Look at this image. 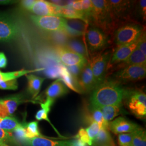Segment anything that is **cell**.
<instances>
[{"mask_svg":"<svg viewBox=\"0 0 146 146\" xmlns=\"http://www.w3.org/2000/svg\"><path fill=\"white\" fill-rule=\"evenodd\" d=\"M146 64V56H145L141 51L136 48L135 50L131 53L129 57L125 61L120 63L115 67L113 70H119L122 68L131 65H145Z\"/></svg>","mask_w":146,"mask_h":146,"instance_id":"cell-19","label":"cell"},{"mask_svg":"<svg viewBox=\"0 0 146 146\" xmlns=\"http://www.w3.org/2000/svg\"><path fill=\"white\" fill-rule=\"evenodd\" d=\"M2 100L7 107L11 116L15 113L17 107L25 101L24 96L22 94L9 96L4 99H2Z\"/></svg>","mask_w":146,"mask_h":146,"instance_id":"cell-22","label":"cell"},{"mask_svg":"<svg viewBox=\"0 0 146 146\" xmlns=\"http://www.w3.org/2000/svg\"><path fill=\"white\" fill-rule=\"evenodd\" d=\"M133 133H123L118 135L117 141L119 146H133Z\"/></svg>","mask_w":146,"mask_h":146,"instance_id":"cell-34","label":"cell"},{"mask_svg":"<svg viewBox=\"0 0 146 146\" xmlns=\"http://www.w3.org/2000/svg\"><path fill=\"white\" fill-rule=\"evenodd\" d=\"M86 38L89 48L92 52H96L104 49L108 42V35L94 26L87 29Z\"/></svg>","mask_w":146,"mask_h":146,"instance_id":"cell-11","label":"cell"},{"mask_svg":"<svg viewBox=\"0 0 146 146\" xmlns=\"http://www.w3.org/2000/svg\"><path fill=\"white\" fill-rule=\"evenodd\" d=\"M75 138L79 139L89 146H92L93 145L92 140L89 137L87 131L84 128H81L78 131V134L75 136Z\"/></svg>","mask_w":146,"mask_h":146,"instance_id":"cell-35","label":"cell"},{"mask_svg":"<svg viewBox=\"0 0 146 146\" xmlns=\"http://www.w3.org/2000/svg\"><path fill=\"white\" fill-rule=\"evenodd\" d=\"M72 146H89L86 143H84L83 142L80 140L78 139H75V140H73Z\"/></svg>","mask_w":146,"mask_h":146,"instance_id":"cell-45","label":"cell"},{"mask_svg":"<svg viewBox=\"0 0 146 146\" xmlns=\"http://www.w3.org/2000/svg\"><path fill=\"white\" fill-rule=\"evenodd\" d=\"M54 104V102H52V101L46 100V101L44 103L41 104V109L39 110L36 114L35 115V118L38 121H41V120H46L47 122H48L50 125H52V128H54V129L55 131L57 133L58 135L60 136V137H63L58 131V130L55 128V127L52 125V122H50V121L48 117V114L50 112V108L52 106V104Z\"/></svg>","mask_w":146,"mask_h":146,"instance_id":"cell-24","label":"cell"},{"mask_svg":"<svg viewBox=\"0 0 146 146\" xmlns=\"http://www.w3.org/2000/svg\"><path fill=\"white\" fill-rule=\"evenodd\" d=\"M99 145H107L110 146H116L109 131L104 128H100L98 134L93 140L92 146H95Z\"/></svg>","mask_w":146,"mask_h":146,"instance_id":"cell-26","label":"cell"},{"mask_svg":"<svg viewBox=\"0 0 146 146\" xmlns=\"http://www.w3.org/2000/svg\"><path fill=\"white\" fill-rule=\"evenodd\" d=\"M43 69H35V70H25L22 69L20 70L15 71V72H7V73H3L0 71V82L8 81L11 80H15L20 78L23 75H26L27 74H30L32 72L41 70Z\"/></svg>","mask_w":146,"mask_h":146,"instance_id":"cell-30","label":"cell"},{"mask_svg":"<svg viewBox=\"0 0 146 146\" xmlns=\"http://www.w3.org/2000/svg\"><path fill=\"white\" fill-rule=\"evenodd\" d=\"M68 93L67 87L64 84L60 78H58L54 81L47 88L45 94L47 98L46 100L54 102L56 99L65 95Z\"/></svg>","mask_w":146,"mask_h":146,"instance_id":"cell-18","label":"cell"},{"mask_svg":"<svg viewBox=\"0 0 146 146\" xmlns=\"http://www.w3.org/2000/svg\"><path fill=\"white\" fill-rule=\"evenodd\" d=\"M18 88L17 80H11L0 82V89L3 90H15Z\"/></svg>","mask_w":146,"mask_h":146,"instance_id":"cell-37","label":"cell"},{"mask_svg":"<svg viewBox=\"0 0 146 146\" xmlns=\"http://www.w3.org/2000/svg\"><path fill=\"white\" fill-rule=\"evenodd\" d=\"M32 22L39 28L50 32L64 31L65 19L55 16L31 15Z\"/></svg>","mask_w":146,"mask_h":146,"instance_id":"cell-8","label":"cell"},{"mask_svg":"<svg viewBox=\"0 0 146 146\" xmlns=\"http://www.w3.org/2000/svg\"><path fill=\"white\" fill-rule=\"evenodd\" d=\"M11 116L7 107L3 104L2 99H0V117L5 118Z\"/></svg>","mask_w":146,"mask_h":146,"instance_id":"cell-42","label":"cell"},{"mask_svg":"<svg viewBox=\"0 0 146 146\" xmlns=\"http://www.w3.org/2000/svg\"><path fill=\"white\" fill-rule=\"evenodd\" d=\"M138 11L140 13V17L142 18L143 20H146V1L141 0L139 2Z\"/></svg>","mask_w":146,"mask_h":146,"instance_id":"cell-41","label":"cell"},{"mask_svg":"<svg viewBox=\"0 0 146 146\" xmlns=\"http://www.w3.org/2000/svg\"><path fill=\"white\" fill-rule=\"evenodd\" d=\"M88 26V23L80 20L65 19L64 31L69 38H76L84 36Z\"/></svg>","mask_w":146,"mask_h":146,"instance_id":"cell-15","label":"cell"},{"mask_svg":"<svg viewBox=\"0 0 146 146\" xmlns=\"http://www.w3.org/2000/svg\"><path fill=\"white\" fill-rule=\"evenodd\" d=\"M78 84L82 93L93 91L97 87L89 61L79 76Z\"/></svg>","mask_w":146,"mask_h":146,"instance_id":"cell-14","label":"cell"},{"mask_svg":"<svg viewBox=\"0 0 146 146\" xmlns=\"http://www.w3.org/2000/svg\"><path fill=\"white\" fill-rule=\"evenodd\" d=\"M100 126L95 121L92 122L89 125V126L86 129L89 137L92 140V141L95 138L99 132Z\"/></svg>","mask_w":146,"mask_h":146,"instance_id":"cell-36","label":"cell"},{"mask_svg":"<svg viewBox=\"0 0 146 146\" xmlns=\"http://www.w3.org/2000/svg\"><path fill=\"white\" fill-rule=\"evenodd\" d=\"M60 65L61 64L54 66L50 69H49L47 72L48 76H49L50 78H59L60 77Z\"/></svg>","mask_w":146,"mask_h":146,"instance_id":"cell-40","label":"cell"},{"mask_svg":"<svg viewBox=\"0 0 146 146\" xmlns=\"http://www.w3.org/2000/svg\"><path fill=\"white\" fill-rule=\"evenodd\" d=\"M139 127L135 123L123 117H119L109 122V129L116 135L133 133Z\"/></svg>","mask_w":146,"mask_h":146,"instance_id":"cell-16","label":"cell"},{"mask_svg":"<svg viewBox=\"0 0 146 146\" xmlns=\"http://www.w3.org/2000/svg\"><path fill=\"white\" fill-rule=\"evenodd\" d=\"M29 11L36 16H59V7L44 0H36Z\"/></svg>","mask_w":146,"mask_h":146,"instance_id":"cell-13","label":"cell"},{"mask_svg":"<svg viewBox=\"0 0 146 146\" xmlns=\"http://www.w3.org/2000/svg\"><path fill=\"white\" fill-rule=\"evenodd\" d=\"M7 58L5 54L2 52H0V68H5L7 65Z\"/></svg>","mask_w":146,"mask_h":146,"instance_id":"cell-44","label":"cell"},{"mask_svg":"<svg viewBox=\"0 0 146 146\" xmlns=\"http://www.w3.org/2000/svg\"><path fill=\"white\" fill-rule=\"evenodd\" d=\"M123 101L126 107L138 118L143 119L146 115V94L140 89H125Z\"/></svg>","mask_w":146,"mask_h":146,"instance_id":"cell-4","label":"cell"},{"mask_svg":"<svg viewBox=\"0 0 146 146\" xmlns=\"http://www.w3.org/2000/svg\"><path fill=\"white\" fill-rule=\"evenodd\" d=\"M92 3L93 10L90 21L93 26L107 35H113L116 29L111 19L108 1L93 0Z\"/></svg>","mask_w":146,"mask_h":146,"instance_id":"cell-2","label":"cell"},{"mask_svg":"<svg viewBox=\"0 0 146 146\" xmlns=\"http://www.w3.org/2000/svg\"><path fill=\"white\" fill-rule=\"evenodd\" d=\"M0 146H8V145H7L6 143H2V144H1Z\"/></svg>","mask_w":146,"mask_h":146,"instance_id":"cell-47","label":"cell"},{"mask_svg":"<svg viewBox=\"0 0 146 146\" xmlns=\"http://www.w3.org/2000/svg\"><path fill=\"white\" fill-rule=\"evenodd\" d=\"M87 63H81V64L72 66L66 67V68H67L69 72L71 74L72 77L76 81L77 83H78V78H79V76H80V74L81 73L82 69L85 67V66L87 64Z\"/></svg>","mask_w":146,"mask_h":146,"instance_id":"cell-33","label":"cell"},{"mask_svg":"<svg viewBox=\"0 0 146 146\" xmlns=\"http://www.w3.org/2000/svg\"><path fill=\"white\" fill-rule=\"evenodd\" d=\"M145 29L134 22L119 27L114 33V41L117 46L131 44L136 41Z\"/></svg>","mask_w":146,"mask_h":146,"instance_id":"cell-5","label":"cell"},{"mask_svg":"<svg viewBox=\"0 0 146 146\" xmlns=\"http://www.w3.org/2000/svg\"><path fill=\"white\" fill-rule=\"evenodd\" d=\"M73 140H53L42 137L27 139L21 145L23 146H72Z\"/></svg>","mask_w":146,"mask_h":146,"instance_id":"cell-17","label":"cell"},{"mask_svg":"<svg viewBox=\"0 0 146 146\" xmlns=\"http://www.w3.org/2000/svg\"><path fill=\"white\" fill-rule=\"evenodd\" d=\"M56 50L60 60L66 67L88 62L86 58L74 52L64 46H59Z\"/></svg>","mask_w":146,"mask_h":146,"instance_id":"cell-12","label":"cell"},{"mask_svg":"<svg viewBox=\"0 0 146 146\" xmlns=\"http://www.w3.org/2000/svg\"><path fill=\"white\" fill-rule=\"evenodd\" d=\"M89 112L92 119L99 125L100 128H104L110 131L109 122L104 120L99 108L91 105L89 110Z\"/></svg>","mask_w":146,"mask_h":146,"instance_id":"cell-27","label":"cell"},{"mask_svg":"<svg viewBox=\"0 0 146 146\" xmlns=\"http://www.w3.org/2000/svg\"><path fill=\"white\" fill-rule=\"evenodd\" d=\"M110 146L108 145H97V146Z\"/></svg>","mask_w":146,"mask_h":146,"instance_id":"cell-48","label":"cell"},{"mask_svg":"<svg viewBox=\"0 0 146 146\" xmlns=\"http://www.w3.org/2000/svg\"><path fill=\"white\" fill-rule=\"evenodd\" d=\"M125 89L115 80H106L98 85L90 97L91 105L97 107L122 106Z\"/></svg>","mask_w":146,"mask_h":146,"instance_id":"cell-1","label":"cell"},{"mask_svg":"<svg viewBox=\"0 0 146 146\" xmlns=\"http://www.w3.org/2000/svg\"><path fill=\"white\" fill-rule=\"evenodd\" d=\"M146 64L131 65L117 70L114 74L115 81L122 82H136L146 78Z\"/></svg>","mask_w":146,"mask_h":146,"instance_id":"cell-6","label":"cell"},{"mask_svg":"<svg viewBox=\"0 0 146 146\" xmlns=\"http://www.w3.org/2000/svg\"><path fill=\"white\" fill-rule=\"evenodd\" d=\"M22 123H20L13 117H0V128L8 133H12L16 128L21 127Z\"/></svg>","mask_w":146,"mask_h":146,"instance_id":"cell-29","label":"cell"},{"mask_svg":"<svg viewBox=\"0 0 146 146\" xmlns=\"http://www.w3.org/2000/svg\"><path fill=\"white\" fill-rule=\"evenodd\" d=\"M64 46L74 52L81 55L85 58L87 55L86 46L84 44V42L76 38H69Z\"/></svg>","mask_w":146,"mask_h":146,"instance_id":"cell-25","label":"cell"},{"mask_svg":"<svg viewBox=\"0 0 146 146\" xmlns=\"http://www.w3.org/2000/svg\"><path fill=\"white\" fill-rule=\"evenodd\" d=\"M35 0H24L21 1V7L27 11H29Z\"/></svg>","mask_w":146,"mask_h":146,"instance_id":"cell-43","label":"cell"},{"mask_svg":"<svg viewBox=\"0 0 146 146\" xmlns=\"http://www.w3.org/2000/svg\"><path fill=\"white\" fill-rule=\"evenodd\" d=\"M121 107L122 106H107L99 107V108L104 120L109 122L121 113Z\"/></svg>","mask_w":146,"mask_h":146,"instance_id":"cell-28","label":"cell"},{"mask_svg":"<svg viewBox=\"0 0 146 146\" xmlns=\"http://www.w3.org/2000/svg\"><path fill=\"white\" fill-rule=\"evenodd\" d=\"M59 16L65 19L80 20L89 24L84 13L80 11L74 9L72 6L60 7H59Z\"/></svg>","mask_w":146,"mask_h":146,"instance_id":"cell-23","label":"cell"},{"mask_svg":"<svg viewBox=\"0 0 146 146\" xmlns=\"http://www.w3.org/2000/svg\"><path fill=\"white\" fill-rule=\"evenodd\" d=\"M138 42L139 39L135 42L131 44L117 46L113 55L110 56L107 68V72L110 69H111V72H112L113 69L117 65L125 61L129 58L131 53L135 50L137 47Z\"/></svg>","mask_w":146,"mask_h":146,"instance_id":"cell-10","label":"cell"},{"mask_svg":"<svg viewBox=\"0 0 146 146\" xmlns=\"http://www.w3.org/2000/svg\"></svg>","mask_w":146,"mask_h":146,"instance_id":"cell-49","label":"cell"},{"mask_svg":"<svg viewBox=\"0 0 146 146\" xmlns=\"http://www.w3.org/2000/svg\"><path fill=\"white\" fill-rule=\"evenodd\" d=\"M26 77L28 80V92L33 98H35L39 93L46 78L29 74H27Z\"/></svg>","mask_w":146,"mask_h":146,"instance_id":"cell-21","label":"cell"},{"mask_svg":"<svg viewBox=\"0 0 146 146\" xmlns=\"http://www.w3.org/2000/svg\"><path fill=\"white\" fill-rule=\"evenodd\" d=\"M9 142H15L12 133L7 132L0 128V145Z\"/></svg>","mask_w":146,"mask_h":146,"instance_id":"cell-38","label":"cell"},{"mask_svg":"<svg viewBox=\"0 0 146 146\" xmlns=\"http://www.w3.org/2000/svg\"><path fill=\"white\" fill-rule=\"evenodd\" d=\"M60 80L67 88L78 93L82 94L78 87V84L69 72L67 68L63 64L60 65Z\"/></svg>","mask_w":146,"mask_h":146,"instance_id":"cell-20","label":"cell"},{"mask_svg":"<svg viewBox=\"0 0 146 146\" xmlns=\"http://www.w3.org/2000/svg\"><path fill=\"white\" fill-rule=\"evenodd\" d=\"M137 48L146 56V36L145 29L142 31L139 38V42Z\"/></svg>","mask_w":146,"mask_h":146,"instance_id":"cell-39","label":"cell"},{"mask_svg":"<svg viewBox=\"0 0 146 146\" xmlns=\"http://www.w3.org/2000/svg\"><path fill=\"white\" fill-rule=\"evenodd\" d=\"M133 146H146V131L140 127L133 133Z\"/></svg>","mask_w":146,"mask_h":146,"instance_id":"cell-32","label":"cell"},{"mask_svg":"<svg viewBox=\"0 0 146 146\" xmlns=\"http://www.w3.org/2000/svg\"><path fill=\"white\" fill-rule=\"evenodd\" d=\"M25 135L27 139H33L36 137H41V134L39 131L38 122L33 121L25 124Z\"/></svg>","mask_w":146,"mask_h":146,"instance_id":"cell-31","label":"cell"},{"mask_svg":"<svg viewBox=\"0 0 146 146\" xmlns=\"http://www.w3.org/2000/svg\"><path fill=\"white\" fill-rule=\"evenodd\" d=\"M14 1H10V0H0V5H9L15 3Z\"/></svg>","mask_w":146,"mask_h":146,"instance_id":"cell-46","label":"cell"},{"mask_svg":"<svg viewBox=\"0 0 146 146\" xmlns=\"http://www.w3.org/2000/svg\"><path fill=\"white\" fill-rule=\"evenodd\" d=\"M111 56L110 52L100 53L95 55L89 61L90 66L97 86L105 80L107 68Z\"/></svg>","mask_w":146,"mask_h":146,"instance_id":"cell-7","label":"cell"},{"mask_svg":"<svg viewBox=\"0 0 146 146\" xmlns=\"http://www.w3.org/2000/svg\"><path fill=\"white\" fill-rule=\"evenodd\" d=\"M20 29L9 16L0 14V42H8L16 38Z\"/></svg>","mask_w":146,"mask_h":146,"instance_id":"cell-9","label":"cell"},{"mask_svg":"<svg viewBox=\"0 0 146 146\" xmlns=\"http://www.w3.org/2000/svg\"><path fill=\"white\" fill-rule=\"evenodd\" d=\"M108 2L111 19L116 30L128 22L135 23L131 18V1L110 0Z\"/></svg>","mask_w":146,"mask_h":146,"instance_id":"cell-3","label":"cell"}]
</instances>
